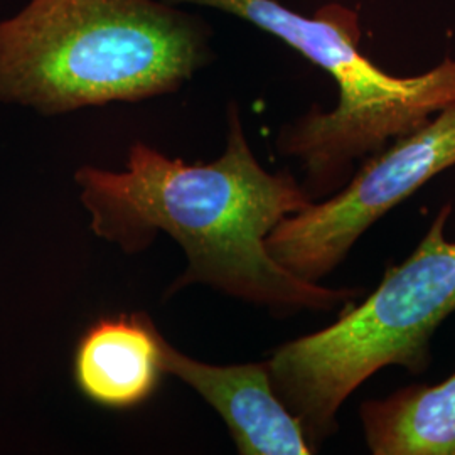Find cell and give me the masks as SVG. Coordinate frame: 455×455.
<instances>
[{
  "instance_id": "cell-1",
  "label": "cell",
  "mask_w": 455,
  "mask_h": 455,
  "mask_svg": "<svg viewBox=\"0 0 455 455\" xmlns=\"http://www.w3.org/2000/svg\"><path fill=\"white\" fill-rule=\"evenodd\" d=\"M75 180L100 238L127 253L159 233L180 243L188 267L169 293L199 283L276 314L329 312L364 295L363 287L307 282L268 253L274 228L314 201L291 172L259 163L236 107L225 152L212 163H184L135 142L124 171L84 165Z\"/></svg>"
},
{
  "instance_id": "cell-2",
  "label": "cell",
  "mask_w": 455,
  "mask_h": 455,
  "mask_svg": "<svg viewBox=\"0 0 455 455\" xmlns=\"http://www.w3.org/2000/svg\"><path fill=\"white\" fill-rule=\"evenodd\" d=\"M210 29L164 0H31L0 22V101L60 115L180 90Z\"/></svg>"
},
{
  "instance_id": "cell-3",
  "label": "cell",
  "mask_w": 455,
  "mask_h": 455,
  "mask_svg": "<svg viewBox=\"0 0 455 455\" xmlns=\"http://www.w3.org/2000/svg\"><path fill=\"white\" fill-rule=\"evenodd\" d=\"M164 2L212 7L243 19L295 49L338 84L332 110L310 108L276 137L278 152L302 165V186L312 201L339 191L359 163L455 103L454 56L415 76L387 73L359 48L358 12L338 2L312 16L276 0Z\"/></svg>"
},
{
  "instance_id": "cell-4",
  "label": "cell",
  "mask_w": 455,
  "mask_h": 455,
  "mask_svg": "<svg viewBox=\"0 0 455 455\" xmlns=\"http://www.w3.org/2000/svg\"><path fill=\"white\" fill-rule=\"evenodd\" d=\"M452 206L440 208L407 260L390 267L363 302L342 307L336 323L278 346L267 359L272 385L302 423L314 451L338 434L344 402L388 366L422 374L432 339L455 314V242L445 228Z\"/></svg>"
},
{
  "instance_id": "cell-5",
  "label": "cell",
  "mask_w": 455,
  "mask_h": 455,
  "mask_svg": "<svg viewBox=\"0 0 455 455\" xmlns=\"http://www.w3.org/2000/svg\"><path fill=\"white\" fill-rule=\"evenodd\" d=\"M455 167V103L358 164L334 195L287 216L267 238L283 268L319 283L359 238L423 184Z\"/></svg>"
},
{
  "instance_id": "cell-6",
  "label": "cell",
  "mask_w": 455,
  "mask_h": 455,
  "mask_svg": "<svg viewBox=\"0 0 455 455\" xmlns=\"http://www.w3.org/2000/svg\"><path fill=\"white\" fill-rule=\"evenodd\" d=\"M164 373L172 374L199 393L227 423L238 454L309 455L304 427L272 385L268 364L218 366L182 355L163 338Z\"/></svg>"
},
{
  "instance_id": "cell-7",
  "label": "cell",
  "mask_w": 455,
  "mask_h": 455,
  "mask_svg": "<svg viewBox=\"0 0 455 455\" xmlns=\"http://www.w3.org/2000/svg\"><path fill=\"white\" fill-rule=\"evenodd\" d=\"M163 338L144 312L98 319L75 351L76 387L101 407H139L161 383Z\"/></svg>"
},
{
  "instance_id": "cell-8",
  "label": "cell",
  "mask_w": 455,
  "mask_h": 455,
  "mask_svg": "<svg viewBox=\"0 0 455 455\" xmlns=\"http://www.w3.org/2000/svg\"><path fill=\"white\" fill-rule=\"evenodd\" d=\"M358 413L373 455H455V373L366 400Z\"/></svg>"
}]
</instances>
